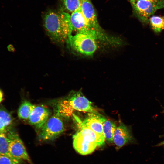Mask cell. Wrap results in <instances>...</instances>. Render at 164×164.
Listing matches in <instances>:
<instances>
[{
    "label": "cell",
    "mask_w": 164,
    "mask_h": 164,
    "mask_svg": "<svg viewBox=\"0 0 164 164\" xmlns=\"http://www.w3.org/2000/svg\"><path fill=\"white\" fill-rule=\"evenodd\" d=\"M0 120L7 127L10 125L12 122V119L10 114L6 111L2 109H0Z\"/></svg>",
    "instance_id": "ac0fdd59"
},
{
    "label": "cell",
    "mask_w": 164,
    "mask_h": 164,
    "mask_svg": "<svg viewBox=\"0 0 164 164\" xmlns=\"http://www.w3.org/2000/svg\"><path fill=\"white\" fill-rule=\"evenodd\" d=\"M6 134L9 151L12 156L20 161L25 160L32 164L23 142L18 134L13 132H9Z\"/></svg>",
    "instance_id": "ba28073f"
},
{
    "label": "cell",
    "mask_w": 164,
    "mask_h": 164,
    "mask_svg": "<svg viewBox=\"0 0 164 164\" xmlns=\"http://www.w3.org/2000/svg\"><path fill=\"white\" fill-rule=\"evenodd\" d=\"M149 23L154 32H159L164 29V16L153 15L149 18Z\"/></svg>",
    "instance_id": "2e32d148"
},
{
    "label": "cell",
    "mask_w": 164,
    "mask_h": 164,
    "mask_svg": "<svg viewBox=\"0 0 164 164\" xmlns=\"http://www.w3.org/2000/svg\"><path fill=\"white\" fill-rule=\"evenodd\" d=\"M50 112L43 105H34L28 119L29 123L38 130L42 127L49 119Z\"/></svg>",
    "instance_id": "8fae6325"
},
{
    "label": "cell",
    "mask_w": 164,
    "mask_h": 164,
    "mask_svg": "<svg viewBox=\"0 0 164 164\" xmlns=\"http://www.w3.org/2000/svg\"><path fill=\"white\" fill-rule=\"evenodd\" d=\"M74 110L100 114L92 104L80 91L74 92L58 104L57 113L64 117H69Z\"/></svg>",
    "instance_id": "7a4b0ae2"
},
{
    "label": "cell",
    "mask_w": 164,
    "mask_h": 164,
    "mask_svg": "<svg viewBox=\"0 0 164 164\" xmlns=\"http://www.w3.org/2000/svg\"><path fill=\"white\" fill-rule=\"evenodd\" d=\"M155 146V147H162L164 148V140L156 145Z\"/></svg>",
    "instance_id": "7402d4cb"
},
{
    "label": "cell",
    "mask_w": 164,
    "mask_h": 164,
    "mask_svg": "<svg viewBox=\"0 0 164 164\" xmlns=\"http://www.w3.org/2000/svg\"><path fill=\"white\" fill-rule=\"evenodd\" d=\"M65 9L72 13L80 8L81 0H60Z\"/></svg>",
    "instance_id": "e0dca14e"
},
{
    "label": "cell",
    "mask_w": 164,
    "mask_h": 164,
    "mask_svg": "<svg viewBox=\"0 0 164 164\" xmlns=\"http://www.w3.org/2000/svg\"><path fill=\"white\" fill-rule=\"evenodd\" d=\"M75 118L79 124V128H88L104 136L103 125L106 119L103 116L100 114L90 113L81 122L77 117Z\"/></svg>",
    "instance_id": "30bf717a"
},
{
    "label": "cell",
    "mask_w": 164,
    "mask_h": 164,
    "mask_svg": "<svg viewBox=\"0 0 164 164\" xmlns=\"http://www.w3.org/2000/svg\"><path fill=\"white\" fill-rule=\"evenodd\" d=\"M34 106V105L28 101H23L21 104L18 111L19 118L23 120H28Z\"/></svg>",
    "instance_id": "9a60e30c"
},
{
    "label": "cell",
    "mask_w": 164,
    "mask_h": 164,
    "mask_svg": "<svg viewBox=\"0 0 164 164\" xmlns=\"http://www.w3.org/2000/svg\"><path fill=\"white\" fill-rule=\"evenodd\" d=\"M70 15L61 10L47 12L44 17V28L50 39L55 43H63L67 42L73 29Z\"/></svg>",
    "instance_id": "6da1fadb"
},
{
    "label": "cell",
    "mask_w": 164,
    "mask_h": 164,
    "mask_svg": "<svg viewBox=\"0 0 164 164\" xmlns=\"http://www.w3.org/2000/svg\"><path fill=\"white\" fill-rule=\"evenodd\" d=\"M8 50L9 51H12L13 50V46L12 45H8V47H7Z\"/></svg>",
    "instance_id": "603a6c76"
},
{
    "label": "cell",
    "mask_w": 164,
    "mask_h": 164,
    "mask_svg": "<svg viewBox=\"0 0 164 164\" xmlns=\"http://www.w3.org/2000/svg\"><path fill=\"white\" fill-rule=\"evenodd\" d=\"M154 3L164 9V0H143Z\"/></svg>",
    "instance_id": "ffe728a7"
},
{
    "label": "cell",
    "mask_w": 164,
    "mask_h": 164,
    "mask_svg": "<svg viewBox=\"0 0 164 164\" xmlns=\"http://www.w3.org/2000/svg\"><path fill=\"white\" fill-rule=\"evenodd\" d=\"M0 155L10 159L12 164H20V161L13 157L9 151L8 139L6 133H0Z\"/></svg>",
    "instance_id": "4fadbf2b"
},
{
    "label": "cell",
    "mask_w": 164,
    "mask_h": 164,
    "mask_svg": "<svg viewBox=\"0 0 164 164\" xmlns=\"http://www.w3.org/2000/svg\"><path fill=\"white\" fill-rule=\"evenodd\" d=\"M96 40L90 36L77 33L71 35L67 42L76 51L83 55H92L97 49Z\"/></svg>",
    "instance_id": "277c9868"
},
{
    "label": "cell",
    "mask_w": 164,
    "mask_h": 164,
    "mask_svg": "<svg viewBox=\"0 0 164 164\" xmlns=\"http://www.w3.org/2000/svg\"><path fill=\"white\" fill-rule=\"evenodd\" d=\"M135 16L142 23H149V18L158 10L162 9L152 2L143 0H129Z\"/></svg>",
    "instance_id": "8992f818"
},
{
    "label": "cell",
    "mask_w": 164,
    "mask_h": 164,
    "mask_svg": "<svg viewBox=\"0 0 164 164\" xmlns=\"http://www.w3.org/2000/svg\"><path fill=\"white\" fill-rule=\"evenodd\" d=\"M2 97H3V94L1 92V91L0 90V103L2 101Z\"/></svg>",
    "instance_id": "cb8c5ba5"
},
{
    "label": "cell",
    "mask_w": 164,
    "mask_h": 164,
    "mask_svg": "<svg viewBox=\"0 0 164 164\" xmlns=\"http://www.w3.org/2000/svg\"><path fill=\"white\" fill-rule=\"evenodd\" d=\"M73 145L75 150L83 155L92 152L103 142L102 135L87 128L82 127L73 135Z\"/></svg>",
    "instance_id": "3957f363"
},
{
    "label": "cell",
    "mask_w": 164,
    "mask_h": 164,
    "mask_svg": "<svg viewBox=\"0 0 164 164\" xmlns=\"http://www.w3.org/2000/svg\"><path fill=\"white\" fill-rule=\"evenodd\" d=\"M80 9L85 18L97 32L100 38L102 39H105L107 35L99 25L95 11L91 0H81Z\"/></svg>",
    "instance_id": "9c48e42d"
},
{
    "label": "cell",
    "mask_w": 164,
    "mask_h": 164,
    "mask_svg": "<svg viewBox=\"0 0 164 164\" xmlns=\"http://www.w3.org/2000/svg\"><path fill=\"white\" fill-rule=\"evenodd\" d=\"M116 125L113 121L106 119L103 125V133L105 139L109 142H113Z\"/></svg>",
    "instance_id": "5bb4252c"
},
{
    "label": "cell",
    "mask_w": 164,
    "mask_h": 164,
    "mask_svg": "<svg viewBox=\"0 0 164 164\" xmlns=\"http://www.w3.org/2000/svg\"><path fill=\"white\" fill-rule=\"evenodd\" d=\"M39 130V139L50 141L55 139L61 135L64 131V127L60 116L57 113L49 118Z\"/></svg>",
    "instance_id": "5b68a950"
},
{
    "label": "cell",
    "mask_w": 164,
    "mask_h": 164,
    "mask_svg": "<svg viewBox=\"0 0 164 164\" xmlns=\"http://www.w3.org/2000/svg\"><path fill=\"white\" fill-rule=\"evenodd\" d=\"M6 128L3 122L0 120V133H6Z\"/></svg>",
    "instance_id": "44dd1931"
},
{
    "label": "cell",
    "mask_w": 164,
    "mask_h": 164,
    "mask_svg": "<svg viewBox=\"0 0 164 164\" xmlns=\"http://www.w3.org/2000/svg\"><path fill=\"white\" fill-rule=\"evenodd\" d=\"M132 140L129 130L123 123H121L116 127L114 132L113 142L118 147H121Z\"/></svg>",
    "instance_id": "7c38bea8"
},
{
    "label": "cell",
    "mask_w": 164,
    "mask_h": 164,
    "mask_svg": "<svg viewBox=\"0 0 164 164\" xmlns=\"http://www.w3.org/2000/svg\"><path fill=\"white\" fill-rule=\"evenodd\" d=\"M70 19L73 30L78 33L90 36L96 40H100L99 35L84 16L80 8L71 13Z\"/></svg>",
    "instance_id": "52a82bcc"
},
{
    "label": "cell",
    "mask_w": 164,
    "mask_h": 164,
    "mask_svg": "<svg viewBox=\"0 0 164 164\" xmlns=\"http://www.w3.org/2000/svg\"><path fill=\"white\" fill-rule=\"evenodd\" d=\"M0 164H12V163L8 157L0 155Z\"/></svg>",
    "instance_id": "d6986e66"
}]
</instances>
